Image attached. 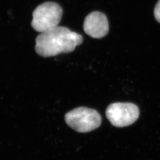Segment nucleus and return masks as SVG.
Listing matches in <instances>:
<instances>
[{
  "instance_id": "f03ea898",
  "label": "nucleus",
  "mask_w": 160,
  "mask_h": 160,
  "mask_svg": "<svg viewBox=\"0 0 160 160\" xmlns=\"http://www.w3.org/2000/svg\"><path fill=\"white\" fill-rule=\"evenodd\" d=\"M62 13V8L57 2H45L34 10L32 26L40 33L50 30L58 26Z\"/></svg>"
},
{
  "instance_id": "20e7f679",
  "label": "nucleus",
  "mask_w": 160,
  "mask_h": 160,
  "mask_svg": "<svg viewBox=\"0 0 160 160\" xmlns=\"http://www.w3.org/2000/svg\"><path fill=\"white\" fill-rule=\"evenodd\" d=\"M106 115L112 125L122 128L135 122L139 118V110L133 103H114L108 107Z\"/></svg>"
},
{
  "instance_id": "423d86ee",
  "label": "nucleus",
  "mask_w": 160,
  "mask_h": 160,
  "mask_svg": "<svg viewBox=\"0 0 160 160\" xmlns=\"http://www.w3.org/2000/svg\"><path fill=\"white\" fill-rule=\"evenodd\" d=\"M154 13L155 19L158 22L160 23V0H158L155 7Z\"/></svg>"
},
{
  "instance_id": "f257e3e1",
  "label": "nucleus",
  "mask_w": 160,
  "mask_h": 160,
  "mask_svg": "<svg viewBox=\"0 0 160 160\" xmlns=\"http://www.w3.org/2000/svg\"><path fill=\"white\" fill-rule=\"evenodd\" d=\"M82 42L83 38L81 34L58 26L37 36L35 50L43 57H51L72 52Z\"/></svg>"
},
{
  "instance_id": "39448f33",
  "label": "nucleus",
  "mask_w": 160,
  "mask_h": 160,
  "mask_svg": "<svg viewBox=\"0 0 160 160\" xmlns=\"http://www.w3.org/2000/svg\"><path fill=\"white\" fill-rule=\"evenodd\" d=\"M83 29L86 34L92 38H103L109 32L108 18L101 12H92L85 18Z\"/></svg>"
},
{
  "instance_id": "7ed1b4c3",
  "label": "nucleus",
  "mask_w": 160,
  "mask_h": 160,
  "mask_svg": "<svg viewBox=\"0 0 160 160\" xmlns=\"http://www.w3.org/2000/svg\"><path fill=\"white\" fill-rule=\"evenodd\" d=\"M65 120L67 124L75 131L86 133L100 126L102 117L94 109L80 107L65 114Z\"/></svg>"
}]
</instances>
